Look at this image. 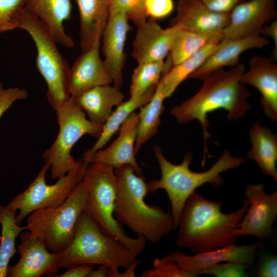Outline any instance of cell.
<instances>
[{
    "label": "cell",
    "mask_w": 277,
    "mask_h": 277,
    "mask_svg": "<svg viewBox=\"0 0 277 277\" xmlns=\"http://www.w3.org/2000/svg\"><path fill=\"white\" fill-rule=\"evenodd\" d=\"M17 252L21 258L13 266H9L8 277H39L54 274L59 270L57 254L50 252L44 243L29 230L22 232Z\"/></svg>",
    "instance_id": "13"
},
{
    "label": "cell",
    "mask_w": 277,
    "mask_h": 277,
    "mask_svg": "<svg viewBox=\"0 0 277 277\" xmlns=\"http://www.w3.org/2000/svg\"><path fill=\"white\" fill-rule=\"evenodd\" d=\"M82 181L86 191L85 211L106 234L118 239L138 256L145 249L146 241L142 236L130 238L114 216L116 183L114 169L99 163H90Z\"/></svg>",
    "instance_id": "6"
},
{
    "label": "cell",
    "mask_w": 277,
    "mask_h": 277,
    "mask_svg": "<svg viewBox=\"0 0 277 277\" xmlns=\"http://www.w3.org/2000/svg\"><path fill=\"white\" fill-rule=\"evenodd\" d=\"M26 0H0V33L17 29L12 23L16 11L25 5Z\"/></svg>",
    "instance_id": "35"
},
{
    "label": "cell",
    "mask_w": 277,
    "mask_h": 277,
    "mask_svg": "<svg viewBox=\"0 0 277 277\" xmlns=\"http://www.w3.org/2000/svg\"><path fill=\"white\" fill-rule=\"evenodd\" d=\"M114 85H105L91 88L74 97L80 106L92 123L102 126L124 99V95Z\"/></svg>",
    "instance_id": "24"
},
{
    "label": "cell",
    "mask_w": 277,
    "mask_h": 277,
    "mask_svg": "<svg viewBox=\"0 0 277 277\" xmlns=\"http://www.w3.org/2000/svg\"><path fill=\"white\" fill-rule=\"evenodd\" d=\"M260 245L259 242L242 245L235 243L192 255L179 250H175L170 254L180 268L195 277L200 275L204 269L222 262H233L250 266L253 263L255 253Z\"/></svg>",
    "instance_id": "14"
},
{
    "label": "cell",
    "mask_w": 277,
    "mask_h": 277,
    "mask_svg": "<svg viewBox=\"0 0 277 277\" xmlns=\"http://www.w3.org/2000/svg\"><path fill=\"white\" fill-rule=\"evenodd\" d=\"M145 9L148 17L156 20L169 15L174 5L173 0H145Z\"/></svg>",
    "instance_id": "37"
},
{
    "label": "cell",
    "mask_w": 277,
    "mask_h": 277,
    "mask_svg": "<svg viewBox=\"0 0 277 277\" xmlns=\"http://www.w3.org/2000/svg\"><path fill=\"white\" fill-rule=\"evenodd\" d=\"M128 21L123 11L110 14L101 41L104 64L113 85L119 88L123 84V69L126 61L125 44L131 28Z\"/></svg>",
    "instance_id": "15"
},
{
    "label": "cell",
    "mask_w": 277,
    "mask_h": 277,
    "mask_svg": "<svg viewBox=\"0 0 277 277\" xmlns=\"http://www.w3.org/2000/svg\"><path fill=\"white\" fill-rule=\"evenodd\" d=\"M89 164L82 159L77 166L65 175L57 179L53 184H47L46 174L50 166L45 164L28 188L19 193L7 206L18 213L16 221L20 224L33 211L53 207L62 204L82 181Z\"/></svg>",
    "instance_id": "10"
},
{
    "label": "cell",
    "mask_w": 277,
    "mask_h": 277,
    "mask_svg": "<svg viewBox=\"0 0 277 277\" xmlns=\"http://www.w3.org/2000/svg\"><path fill=\"white\" fill-rule=\"evenodd\" d=\"M261 35L271 37L274 43V48L270 57L274 61L277 60V20L274 19L268 25H265L262 31Z\"/></svg>",
    "instance_id": "41"
},
{
    "label": "cell",
    "mask_w": 277,
    "mask_h": 277,
    "mask_svg": "<svg viewBox=\"0 0 277 277\" xmlns=\"http://www.w3.org/2000/svg\"><path fill=\"white\" fill-rule=\"evenodd\" d=\"M210 10L216 13H228L243 0H197Z\"/></svg>",
    "instance_id": "39"
},
{
    "label": "cell",
    "mask_w": 277,
    "mask_h": 277,
    "mask_svg": "<svg viewBox=\"0 0 277 277\" xmlns=\"http://www.w3.org/2000/svg\"><path fill=\"white\" fill-rule=\"evenodd\" d=\"M165 99L163 86L160 81L151 98L140 108L134 147L135 155L142 147L156 133L161 123V116L164 110Z\"/></svg>",
    "instance_id": "28"
},
{
    "label": "cell",
    "mask_w": 277,
    "mask_h": 277,
    "mask_svg": "<svg viewBox=\"0 0 277 277\" xmlns=\"http://www.w3.org/2000/svg\"><path fill=\"white\" fill-rule=\"evenodd\" d=\"M67 269V270L63 273L57 276L88 277V275L94 268L92 265L81 264Z\"/></svg>",
    "instance_id": "40"
},
{
    "label": "cell",
    "mask_w": 277,
    "mask_h": 277,
    "mask_svg": "<svg viewBox=\"0 0 277 277\" xmlns=\"http://www.w3.org/2000/svg\"><path fill=\"white\" fill-rule=\"evenodd\" d=\"M16 212L7 205H0V277L7 276L9 261L17 252L16 239L23 231L27 230L26 226L21 227L17 223Z\"/></svg>",
    "instance_id": "29"
},
{
    "label": "cell",
    "mask_w": 277,
    "mask_h": 277,
    "mask_svg": "<svg viewBox=\"0 0 277 277\" xmlns=\"http://www.w3.org/2000/svg\"><path fill=\"white\" fill-rule=\"evenodd\" d=\"M229 21V13L213 12L197 0H179L176 13L169 26L176 25L193 32L223 38L222 32Z\"/></svg>",
    "instance_id": "17"
},
{
    "label": "cell",
    "mask_w": 277,
    "mask_h": 277,
    "mask_svg": "<svg viewBox=\"0 0 277 277\" xmlns=\"http://www.w3.org/2000/svg\"><path fill=\"white\" fill-rule=\"evenodd\" d=\"M116 197L114 216L137 236L155 244L174 230L173 220L157 205L146 203L148 192L144 176L138 175L132 166L126 165L114 169Z\"/></svg>",
    "instance_id": "3"
},
{
    "label": "cell",
    "mask_w": 277,
    "mask_h": 277,
    "mask_svg": "<svg viewBox=\"0 0 277 277\" xmlns=\"http://www.w3.org/2000/svg\"><path fill=\"white\" fill-rule=\"evenodd\" d=\"M87 199L81 181L69 197L53 207L35 210L28 215L26 226L54 253L63 251L71 242L76 224L85 211Z\"/></svg>",
    "instance_id": "9"
},
{
    "label": "cell",
    "mask_w": 277,
    "mask_h": 277,
    "mask_svg": "<svg viewBox=\"0 0 277 277\" xmlns=\"http://www.w3.org/2000/svg\"><path fill=\"white\" fill-rule=\"evenodd\" d=\"M277 16L275 0H249L237 4L229 13L223 38L236 39L261 35L263 27Z\"/></svg>",
    "instance_id": "12"
},
{
    "label": "cell",
    "mask_w": 277,
    "mask_h": 277,
    "mask_svg": "<svg viewBox=\"0 0 277 277\" xmlns=\"http://www.w3.org/2000/svg\"><path fill=\"white\" fill-rule=\"evenodd\" d=\"M156 87L150 89L143 95L130 96L127 101L122 102L116 106V109L112 111L103 125L101 133L96 142L91 148L84 153L82 159L88 163V160L92 154L104 148L113 135L119 130L121 126L129 115L149 101Z\"/></svg>",
    "instance_id": "27"
},
{
    "label": "cell",
    "mask_w": 277,
    "mask_h": 277,
    "mask_svg": "<svg viewBox=\"0 0 277 277\" xmlns=\"http://www.w3.org/2000/svg\"><path fill=\"white\" fill-rule=\"evenodd\" d=\"M12 23L17 29L27 32L34 43L36 66L46 83L48 102L55 110L70 96L68 88L70 67L46 28L24 6L15 13Z\"/></svg>",
    "instance_id": "7"
},
{
    "label": "cell",
    "mask_w": 277,
    "mask_h": 277,
    "mask_svg": "<svg viewBox=\"0 0 277 277\" xmlns=\"http://www.w3.org/2000/svg\"><path fill=\"white\" fill-rule=\"evenodd\" d=\"M269 44V41L262 35L236 39L222 38L215 51L188 79L202 81L217 70L236 65L239 63L240 56L245 51L263 48Z\"/></svg>",
    "instance_id": "21"
},
{
    "label": "cell",
    "mask_w": 277,
    "mask_h": 277,
    "mask_svg": "<svg viewBox=\"0 0 277 277\" xmlns=\"http://www.w3.org/2000/svg\"><path fill=\"white\" fill-rule=\"evenodd\" d=\"M153 150L160 166L161 177L147 183L148 192L154 193L159 189L165 191L171 204L174 229L177 228L185 202L197 188L207 183L215 187H221L224 183L221 173L237 168L245 162L244 158L234 157L225 149L210 169L198 172L190 169L193 159L190 151L185 154L181 163L174 164L166 158L159 146H154Z\"/></svg>",
    "instance_id": "4"
},
{
    "label": "cell",
    "mask_w": 277,
    "mask_h": 277,
    "mask_svg": "<svg viewBox=\"0 0 277 277\" xmlns=\"http://www.w3.org/2000/svg\"><path fill=\"white\" fill-rule=\"evenodd\" d=\"M165 67L164 60L138 64L132 75L130 97L143 95L155 88L162 76Z\"/></svg>",
    "instance_id": "31"
},
{
    "label": "cell",
    "mask_w": 277,
    "mask_h": 277,
    "mask_svg": "<svg viewBox=\"0 0 277 277\" xmlns=\"http://www.w3.org/2000/svg\"><path fill=\"white\" fill-rule=\"evenodd\" d=\"M80 15V45L82 51L101 42L109 17L112 0H75Z\"/></svg>",
    "instance_id": "23"
},
{
    "label": "cell",
    "mask_w": 277,
    "mask_h": 277,
    "mask_svg": "<svg viewBox=\"0 0 277 277\" xmlns=\"http://www.w3.org/2000/svg\"><path fill=\"white\" fill-rule=\"evenodd\" d=\"M153 268L142 272L141 277H194L190 272L180 268L169 254L161 258H155Z\"/></svg>",
    "instance_id": "32"
},
{
    "label": "cell",
    "mask_w": 277,
    "mask_h": 277,
    "mask_svg": "<svg viewBox=\"0 0 277 277\" xmlns=\"http://www.w3.org/2000/svg\"><path fill=\"white\" fill-rule=\"evenodd\" d=\"M145 0H112L109 15L123 11L129 20L137 27L145 22L148 16L145 9Z\"/></svg>",
    "instance_id": "33"
},
{
    "label": "cell",
    "mask_w": 277,
    "mask_h": 277,
    "mask_svg": "<svg viewBox=\"0 0 277 277\" xmlns=\"http://www.w3.org/2000/svg\"><path fill=\"white\" fill-rule=\"evenodd\" d=\"M101 42L82 51L72 66L68 77L70 95L76 97L93 87L111 85L112 80L100 56Z\"/></svg>",
    "instance_id": "16"
},
{
    "label": "cell",
    "mask_w": 277,
    "mask_h": 277,
    "mask_svg": "<svg viewBox=\"0 0 277 277\" xmlns=\"http://www.w3.org/2000/svg\"><path fill=\"white\" fill-rule=\"evenodd\" d=\"M109 268L105 265H98L96 269H93L88 277H108Z\"/></svg>",
    "instance_id": "43"
},
{
    "label": "cell",
    "mask_w": 277,
    "mask_h": 277,
    "mask_svg": "<svg viewBox=\"0 0 277 277\" xmlns=\"http://www.w3.org/2000/svg\"><path fill=\"white\" fill-rule=\"evenodd\" d=\"M214 39H221L179 27L173 37L169 53L172 66L179 64L189 58Z\"/></svg>",
    "instance_id": "30"
},
{
    "label": "cell",
    "mask_w": 277,
    "mask_h": 277,
    "mask_svg": "<svg viewBox=\"0 0 277 277\" xmlns=\"http://www.w3.org/2000/svg\"><path fill=\"white\" fill-rule=\"evenodd\" d=\"M138 122V114L134 112L131 113L121 126L117 138L109 147L92 154L88 163H102L114 169L130 165L138 175L144 176L134 153Z\"/></svg>",
    "instance_id": "18"
},
{
    "label": "cell",
    "mask_w": 277,
    "mask_h": 277,
    "mask_svg": "<svg viewBox=\"0 0 277 277\" xmlns=\"http://www.w3.org/2000/svg\"><path fill=\"white\" fill-rule=\"evenodd\" d=\"M221 40L210 41L190 57L174 66H172L170 58L167 57L160 80L166 98L170 97L180 85L205 62L216 49Z\"/></svg>",
    "instance_id": "26"
},
{
    "label": "cell",
    "mask_w": 277,
    "mask_h": 277,
    "mask_svg": "<svg viewBox=\"0 0 277 277\" xmlns=\"http://www.w3.org/2000/svg\"><path fill=\"white\" fill-rule=\"evenodd\" d=\"M24 6L41 21L57 44L74 47L73 38L64 27L71 15V0H26Z\"/></svg>",
    "instance_id": "22"
},
{
    "label": "cell",
    "mask_w": 277,
    "mask_h": 277,
    "mask_svg": "<svg viewBox=\"0 0 277 277\" xmlns=\"http://www.w3.org/2000/svg\"><path fill=\"white\" fill-rule=\"evenodd\" d=\"M246 267L244 264L236 262H222L204 269L200 275L206 274L216 277H246L248 276Z\"/></svg>",
    "instance_id": "34"
},
{
    "label": "cell",
    "mask_w": 277,
    "mask_h": 277,
    "mask_svg": "<svg viewBox=\"0 0 277 277\" xmlns=\"http://www.w3.org/2000/svg\"><path fill=\"white\" fill-rule=\"evenodd\" d=\"M245 195L249 203L248 209L238 225L235 235L239 238L252 235L261 240L272 232V225L277 215V191L268 194L264 183L247 184Z\"/></svg>",
    "instance_id": "11"
},
{
    "label": "cell",
    "mask_w": 277,
    "mask_h": 277,
    "mask_svg": "<svg viewBox=\"0 0 277 277\" xmlns=\"http://www.w3.org/2000/svg\"><path fill=\"white\" fill-rule=\"evenodd\" d=\"M54 111L58 132L53 143L42 154L45 164L50 166L52 179L65 175L77 166L80 160L76 161L72 155L73 147L85 135L97 138L103 127L91 122L71 96Z\"/></svg>",
    "instance_id": "8"
},
{
    "label": "cell",
    "mask_w": 277,
    "mask_h": 277,
    "mask_svg": "<svg viewBox=\"0 0 277 277\" xmlns=\"http://www.w3.org/2000/svg\"><path fill=\"white\" fill-rule=\"evenodd\" d=\"M256 276L259 277L277 276V256L273 254L264 255L260 262Z\"/></svg>",
    "instance_id": "38"
},
{
    "label": "cell",
    "mask_w": 277,
    "mask_h": 277,
    "mask_svg": "<svg viewBox=\"0 0 277 277\" xmlns=\"http://www.w3.org/2000/svg\"><path fill=\"white\" fill-rule=\"evenodd\" d=\"M246 71L244 64L239 63L229 70H217L204 78L203 85L192 97L171 110V114L181 124L196 120L200 123L204 135V149L202 165L208 153L207 140L209 125L207 114L219 109L227 111L229 121L243 117L251 108L248 98L251 96L241 79Z\"/></svg>",
    "instance_id": "1"
},
{
    "label": "cell",
    "mask_w": 277,
    "mask_h": 277,
    "mask_svg": "<svg viewBox=\"0 0 277 277\" xmlns=\"http://www.w3.org/2000/svg\"><path fill=\"white\" fill-rule=\"evenodd\" d=\"M247 200L236 211L225 213L220 202L208 200L196 191L187 200L177 228L175 243L193 253L212 250L235 244V231L246 212Z\"/></svg>",
    "instance_id": "2"
},
{
    "label": "cell",
    "mask_w": 277,
    "mask_h": 277,
    "mask_svg": "<svg viewBox=\"0 0 277 277\" xmlns=\"http://www.w3.org/2000/svg\"><path fill=\"white\" fill-rule=\"evenodd\" d=\"M179 28L173 25L164 29L155 20L147 19L137 26L132 43V56L137 64L164 60L170 52Z\"/></svg>",
    "instance_id": "19"
},
{
    "label": "cell",
    "mask_w": 277,
    "mask_h": 277,
    "mask_svg": "<svg viewBox=\"0 0 277 277\" xmlns=\"http://www.w3.org/2000/svg\"><path fill=\"white\" fill-rule=\"evenodd\" d=\"M249 134L252 148L247 157L253 160L264 174L276 182L277 135L258 122L250 129Z\"/></svg>",
    "instance_id": "25"
},
{
    "label": "cell",
    "mask_w": 277,
    "mask_h": 277,
    "mask_svg": "<svg viewBox=\"0 0 277 277\" xmlns=\"http://www.w3.org/2000/svg\"><path fill=\"white\" fill-rule=\"evenodd\" d=\"M249 69L241 82L256 88L261 94L260 103L265 114L277 120V64L270 57L255 55L249 60Z\"/></svg>",
    "instance_id": "20"
},
{
    "label": "cell",
    "mask_w": 277,
    "mask_h": 277,
    "mask_svg": "<svg viewBox=\"0 0 277 277\" xmlns=\"http://www.w3.org/2000/svg\"><path fill=\"white\" fill-rule=\"evenodd\" d=\"M141 261L136 259L130 265L125 268L124 272H121L118 269L109 268L108 277H134L135 275V270L137 265L140 264Z\"/></svg>",
    "instance_id": "42"
},
{
    "label": "cell",
    "mask_w": 277,
    "mask_h": 277,
    "mask_svg": "<svg viewBox=\"0 0 277 277\" xmlns=\"http://www.w3.org/2000/svg\"><path fill=\"white\" fill-rule=\"evenodd\" d=\"M28 95V93L25 88H5L3 83L0 82V118L14 102L26 99Z\"/></svg>",
    "instance_id": "36"
},
{
    "label": "cell",
    "mask_w": 277,
    "mask_h": 277,
    "mask_svg": "<svg viewBox=\"0 0 277 277\" xmlns=\"http://www.w3.org/2000/svg\"><path fill=\"white\" fill-rule=\"evenodd\" d=\"M137 257L116 238L105 233L84 211L78 218L71 242L57 254L56 265L58 269L81 264L125 268Z\"/></svg>",
    "instance_id": "5"
}]
</instances>
